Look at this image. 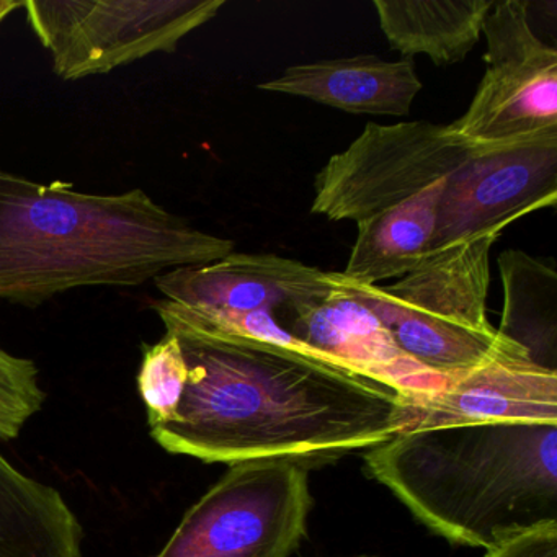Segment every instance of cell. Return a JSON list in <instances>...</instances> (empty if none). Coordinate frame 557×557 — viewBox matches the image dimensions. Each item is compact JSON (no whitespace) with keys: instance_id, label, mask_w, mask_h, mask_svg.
<instances>
[{"instance_id":"6da1fadb","label":"cell","mask_w":557,"mask_h":557,"mask_svg":"<svg viewBox=\"0 0 557 557\" xmlns=\"http://www.w3.org/2000/svg\"><path fill=\"white\" fill-rule=\"evenodd\" d=\"M188 381L174 419L151 429L171 455L205 462L289 459L309 469L397 433L404 394L308 351L244 335L169 329Z\"/></svg>"},{"instance_id":"7a4b0ae2","label":"cell","mask_w":557,"mask_h":557,"mask_svg":"<svg viewBox=\"0 0 557 557\" xmlns=\"http://www.w3.org/2000/svg\"><path fill=\"white\" fill-rule=\"evenodd\" d=\"M145 190L84 194L0 171V301L38 306L71 289L135 288L234 252Z\"/></svg>"},{"instance_id":"3957f363","label":"cell","mask_w":557,"mask_h":557,"mask_svg":"<svg viewBox=\"0 0 557 557\" xmlns=\"http://www.w3.org/2000/svg\"><path fill=\"white\" fill-rule=\"evenodd\" d=\"M363 458L417 520L461 546L487 550L557 521V423L399 432Z\"/></svg>"},{"instance_id":"277c9868","label":"cell","mask_w":557,"mask_h":557,"mask_svg":"<svg viewBox=\"0 0 557 557\" xmlns=\"http://www.w3.org/2000/svg\"><path fill=\"white\" fill-rule=\"evenodd\" d=\"M498 237L487 234L430 253L389 286L345 280L407 357L449 381L498 358H528L487 318L491 250Z\"/></svg>"},{"instance_id":"5b68a950","label":"cell","mask_w":557,"mask_h":557,"mask_svg":"<svg viewBox=\"0 0 557 557\" xmlns=\"http://www.w3.org/2000/svg\"><path fill=\"white\" fill-rule=\"evenodd\" d=\"M308 471L289 459L234 462L156 557H292L312 508Z\"/></svg>"},{"instance_id":"8992f818","label":"cell","mask_w":557,"mask_h":557,"mask_svg":"<svg viewBox=\"0 0 557 557\" xmlns=\"http://www.w3.org/2000/svg\"><path fill=\"white\" fill-rule=\"evenodd\" d=\"M226 0H25L60 79L102 76L158 53L216 17Z\"/></svg>"},{"instance_id":"52a82bcc","label":"cell","mask_w":557,"mask_h":557,"mask_svg":"<svg viewBox=\"0 0 557 557\" xmlns=\"http://www.w3.org/2000/svg\"><path fill=\"white\" fill-rule=\"evenodd\" d=\"M474 151L451 125L368 123L315 175L311 213L357 224L370 220L449 177Z\"/></svg>"},{"instance_id":"ba28073f","label":"cell","mask_w":557,"mask_h":557,"mask_svg":"<svg viewBox=\"0 0 557 557\" xmlns=\"http://www.w3.org/2000/svg\"><path fill=\"white\" fill-rule=\"evenodd\" d=\"M524 0H495L482 25L484 77L458 122L471 145H497L557 128V51L534 35Z\"/></svg>"},{"instance_id":"9c48e42d","label":"cell","mask_w":557,"mask_h":557,"mask_svg":"<svg viewBox=\"0 0 557 557\" xmlns=\"http://www.w3.org/2000/svg\"><path fill=\"white\" fill-rule=\"evenodd\" d=\"M557 201V128L497 145H475L474 154L446 177L429 256L505 227Z\"/></svg>"},{"instance_id":"30bf717a","label":"cell","mask_w":557,"mask_h":557,"mask_svg":"<svg viewBox=\"0 0 557 557\" xmlns=\"http://www.w3.org/2000/svg\"><path fill=\"white\" fill-rule=\"evenodd\" d=\"M557 423V371L528 358H498L442 389L404 396L397 433L481 423Z\"/></svg>"},{"instance_id":"8fae6325","label":"cell","mask_w":557,"mask_h":557,"mask_svg":"<svg viewBox=\"0 0 557 557\" xmlns=\"http://www.w3.org/2000/svg\"><path fill=\"white\" fill-rule=\"evenodd\" d=\"M278 312V324L296 341L338 367L396 387L404 396L435 393L448 383L397 347L383 322L348 288L344 275L324 299Z\"/></svg>"},{"instance_id":"7c38bea8","label":"cell","mask_w":557,"mask_h":557,"mask_svg":"<svg viewBox=\"0 0 557 557\" xmlns=\"http://www.w3.org/2000/svg\"><path fill=\"white\" fill-rule=\"evenodd\" d=\"M324 272L275 253H230L203 265L182 267L154 280L168 301L226 311H285L324 299L341 285Z\"/></svg>"},{"instance_id":"4fadbf2b","label":"cell","mask_w":557,"mask_h":557,"mask_svg":"<svg viewBox=\"0 0 557 557\" xmlns=\"http://www.w3.org/2000/svg\"><path fill=\"white\" fill-rule=\"evenodd\" d=\"M257 87L348 113L407 116L422 83L412 60L384 61L374 54H358L296 64Z\"/></svg>"},{"instance_id":"5bb4252c","label":"cell","mask_w":557,"mask_h":557,"mask_svg":"<svg viewBox=\"0 0 557 557\" xmlns=\"http://www.w3.org/2000/svg\"><path fill=\"white\" fill-rule=\"evenodd\" d=\"M83 537L61 492L0 453V557H83Z\"/></svg>"},{"instance_id":"9a60e30c","label":"cell","mask_w":557,"mask_h":557,"mask_svg":"<svg viewBox=\"0 0 557 557\" xmlns=\"http://www.w3.org/2000/svg\"><path fill=\"white\" fill-rule=\"evenodd\" d=\"M446 178L404 203L358 223L344 276L355 285H377L406 276L429 256Z\"/></svg>"},{"instance_id":"2e32d148","label":"cell","mask_w":557,"mask_h":557,"mask_svg":"<svg viewBox=\"0 0 557 557\" xmlns=\"http://www.w3.org/2000/svg\"><path fill=\"white\" fill-rule=\"evenodd\" d=\"M495 0H374L380 27L404 60L429 57L436 66L465 60L482 35Z\"/></svg>"},{"instance_id":"e0dca14e","label":"cell","mask_w":557,"mask_h":557,"mask_svg":"<svg viewBox=\"0 0 557 557\" xmlns=\"http://www.w3.org/2000/svg\"><path fill=\"white\" fill-rule=\"evenodd\" d=\"M504 289L498 334L520 345L534 364L557 371V272L520 249L498 256Z\"/></svg>"},{"instance_id":"ac0fdd59","label":"cell","mask_w":557,"mask_h":557,"mask_svg":"<svg viewBox=\"0 0 557 557\" xmlns=\"http://www.w3.org/2000/svg\"><path fill=\"white\" fill-rule=\"evenodd\" d=\"M187 381V360L177 335L165 332L158 344L143 345L138 389L148 412L149 429L174 419Z\"/></svg>"},{"instance_id":"d6986e66","label":"cell","mask_w":557,"mask_h":557,"mask_svg":"<svg viewBox=\"0 0 557 557\" xmlns=\"http://www.w3.org/2000/svg\"><path fill=\"white\" fill-rule=\"evenodd\" d=\"M45 400L47 393L35 361L0 347V438H18L25 425L44 409Z\"/></svg>"},{"instance_id":"ffe728a7","label":"cell","mask_w":557,"mask_h":557,"mask_svg":"<svg viewBox=\"0 0 557 557\" xmlns=\"http://www.w3.org/2000/svg\"><path fill=\"white\" fill-rule=\"evenodd\" d=\"M485 557H557V521L521 531L487 549Z\"/></svg>"},{"instance_id":"44dd1931","label":"cell","mask_w":557,"mask_h":557,"mask_svg":"<svg viewBox=\"0 0 557 557\" xmlns=\"http://www.w3.org/2000/svg\"><path fill=\"white\" fill-rule=\"evenodd\" d=\"M17 9H22V2H15V0H0V25L9 15L14 14Z\"/></svg>"}]
</instances>
